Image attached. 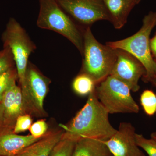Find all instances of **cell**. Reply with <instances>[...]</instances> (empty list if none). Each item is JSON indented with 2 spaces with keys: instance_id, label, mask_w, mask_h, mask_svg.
Instances as JSON below:
<instances>
[{
  "instance_id": "1",
  "label": "cell",
  "mask_w": 156,
  "mask_h": 156,
  "mask_svg": "<svg viewBox=\"0 0 156 156\" xmlns=\"http://www.w3.org/2000/svg\"><path fill=\"white\" fill-rule=\"evenodd\" d=\"M109 113L96 96L95 90L89 94L85 105L68 126L62 138L76 141L84 138L105 141L116 132L109 120Z\"/></svg>"
},
{
  "instance_id": "2",
  "label": "cell",
  "mask_w": 156,
  "mask_h": 156,
  "mask_svg": "<svg viewBox=\"0 0 156 156\" xmlns=\"http://www.w3.org/2000/svg\"><path fill=\"white\" fill-rule=\"evenodd\" d=\"M156 26V12L151 11L144 17L141 28L131 37L116 41L108 42L106 45L113 49L125 50L134 56L144 66L145 75L142 80L151 83L156 73V62L150 50L151 32Z\"/></svg>"
},
{
  "instance_id": "3",
  "label": "cell",
  "mask_w": 156,
  "mask_h": 156,
  "mask_svg": "<svg viewBox=\"0 0 156 156\" xmlns=\"http://www.w3.org/2000/svg\"><path fill=\"white\" fill-rule=\"evenodd\" d=\"M83 41V73L92 78L97 85L110 75L116 58V50L100 44L89 27L84 31Z\"/></svg>"
},
{
  "instance_id": "4",
  "label": "cell",
  "mask_w": 156,
  "mask_h": 156,
  "mask_svg": "<svg viewBox=\"0 0 156 156\" xmlns=\"http://www.w3.org/2000/svg\"><path fill=\"white\" fill-rule=\"evenodd\" d=\"M40 11L37 24L40 28L56 32L69 40L83 53V34L56 0H39Z\"/></svg>"
},
{
  "instance_id": "5",
  "label": "cell",
  "mask_w": 156,
  "mask_h": 156,
  "mask_svg": "<svg viewBox=\"0 0 156 156\" xmlns=\"http://www.w3.org/2000/svg\"><path fill=\"white\" fill-rule=\"evenodd\" d=\"M3 46L9 48L13 54L21 90L25 86L28 58L35 50L26 32L14 18L11 17L2 34Z\"/></svg>"
},
{
  "instance_id": "6",
  "label": "cell",
  "mask_w": 156,
  "mask_h": 156,
  "mask_svg": "<svg viewBox=\"0 0 156 156\" xmlns=\"http://www.w3.org/2000/svg\"><path fill=\"white\" fill-rule=\"evenodd\" d=\"M131 91L127 85L110 75L98 84L95 89L98 100L111 114L139 112V107Z\"/></svg>"
},
{
  "instance_id": "7",
  "label": "cell",
  "mask_w": 156,
  "mask_h": 156,
  "mask_svg": "<svg viewBox=\"0 0 156 156\" xmlns=\"http://www.w3.org/2000/svg\"><path fill=\"white\" fill-rule=\"evenodd\" d=\"M65 12L83 25H92L99 20L110 21L102 0H56Z\"/></svg>"
},
{
  "instance_id": "8",
  "label": "cell",
  "mask_w": 156,
  "mask_h": 156,
  "mask_svg": "<svg viewBox=\"0 0 156 156\" xmlns=\"http://www.w3.org/2000/svg\"><path fill=\"white\" fill-rule=\"evenodd\" d=\"M48 79L28 64L25 87L21 90L25 111L29 110L39 113L44 112V101L48 93Z\"/></svg>"
},
{
  "instance_id": "9",
  "label": "cell",
  "mask_w": 156,
  "mask_h": 156,
  "mask_svg": "<svg viewBox=\"0 0 156 156\" xmlns=\"http://www.w3.org/2000/svg\"><path fill=\"white\" fill-rule=\"evenodd\" d=\"M115 50L116 58L110 76L122 81L132 92H137L140 89V79L146 74L144 66L130 53L121 49Z\"/></svg>"
},
{
  "instance_id": "10",
  "label": "cell",
  "mask_w": 156,
  "mask_h": 156,
  "mask_svg": "<svg viewBox=\"0 0 156 156\" xmlns=\"http://www.w3.org/2000/svg\"><path fill=\"white\" fill-rule=\"evenodd\" d=\"M135 128L128 122H121L119 129L108 140L102 141L112 156H146L136 144Z\"/></svg>"
},
{
  "instance_id": "11",
  "label": "cell",
  "mask_w": 156,
  "mask_h": 156,
  "mask_svg": "<svg viewBox=\"0 0 156 156\" xmlns=\"http://www.w3.org/2000/svg\"><path fill=\"white\" fill-rule=\"evenodd\" d=\"M17 78H14L7 87L1 103L4 110V125L11 126L15 123L17 117L24 115V110L22 91L16 85Z\"/></svg>"
},
{
  "instance_id": "12",
  "label": "cell",
  "mask_w": 156,
  "mask_h": 156,
  "mask_svg": "<svg viewBox=\"0 0 156 156\" xmlns=\"http://www.w3.org/2000/svg\"><path fill=\"white\" fill-rule=\"evenodd\" d=\"M115 28L120 29L127 23L129 14L137 5L136 0H102Z\"/></svg>"
},
{
  "instance_id": "13",
  "label": "cell",
  "mask_w": 156,
  "mask_h": 156,
  "mask_svg": "<svg viewBox=\"0 0 156 156\" xmlns=\"http://www.w3.org/2000/svg\"><path fill=\"white\" fill-rule=\"evenodd\" d=\"M42 138H36L31 135L22 136L10 133L1 134L0 156L16 155L26 148Z\"/></svg>"
},
{
  "instance_id": "14",
  "label": "cell",
  "mask_w": 156,
  "mask_h": 156,
  "mask_svg": "<svg viewBox=\"0 0 156 156\" xmlns=\"http://www.w3.org/2000/svg\"><path fill=\"white\" fill-rule=\"evenodd\" d=\"M63 134L58 132L45 135L14 156H50L53 148L61 140Z\"/></svg>"
},
{
  "instance_id": "15",
  "label": "cell",
  "mask_w": 156,
  "mask_h": 156,
  "mask_svg": "<svg viewBox=\"0 0 156 156\" xmlns=\"http://www.w3.org/2000/svg\"><path fill=\"white\" fill-rule=\"evenodd\" d=\"M108 148L102 140L84 138L77 140L72 156H110Z\"/></svg>"
},
{
  "instance_id": "16",
  "label": "cell",
  "mask_w": 156,
  "mask_h": 156,
  "mask_svg": "<svg viewBox=\"0 0 156 156\" xmlns=\"http://www.w3.org/2000/svg\"><path fill=\"white\" fill-rule=\"evenodd\" d=\"M96 85L92 78L83 73L74 79L72 86L74 91L78 95H86L94 91Z\"/></svg>"
},
{
  "instance_id": "17",
  "label": "cell",
  "mask_w": 156,
  "mask_h": 156,
  "mask_svg": "<svg viewBox=\"0 0 156 156\" xmlns=\"http://www.w3.org/2000/svg\"><path fill=\"white\" fill-rule=\"evenodd\" d=\"M140 104L145 113L152 116L156 113V95L151 90H145L140 95Z\"/></svg>"
},
{
  "instance_id": "18",
  "label": "cell",
  "mask_w": 156,
  "mask_h": 156,
  "mask_svg": "<svg viewBox=\"0 0 156 156\" xmlns=\"http://www.w3.org/2000/svg\"><path fill=\"white\" fill-rule=\"evenodd\" d=\"M76 141L62 138L53 148L50 156H72Z\"/></svg>"
},
{
  "instance_id": "19",
  "label": "cell",
  "mask_w": 156,
  "mask_h": 156,
  "mask_svg": "<svg viewBox=\"0 0 156 156\" xmlns=\"http://www.w3.org/2000/svg\"><path fill=\"white\" fill-rule=\"evenodd\" d=\"M14 57L9 48L3 46V49L0 51V75L14 67Z\"/></svg>"
},
{
  "instance_id": "20",
  "label": "cell",
  "mask_w": 156,
  "mask_h": 156,
  "mask_svg": "<svg viewBox=\"0 0 156 156\" xmlns=\"http://www.w3.org/2000/svg\"><path fill=\"white\" fill-rule=\"evenodd\" d=\"M135 140L137 145L143 149L149 156H156V140L147 139L141 134L136 133Z\"/></svg>"
},
{
  "instance_id": "21",
  "label": "cell",
  "mask_w": 156,
  "mask_h": 156,
  "mask_svg": "<svg viewBox=\"0 0 156 156\" xmlns=\"http://www.w3.org/2000/svg\"><path fill=\"white\" fill-rule=\"evenodd\" d=\"M17 77V69L14 67L0 75V102H2L3 94L11 81Z\"/></svg>"
},
{
  "instance_id": "22",
  "label": "cell",
  "mask_w": 156,
  "mask_h": 156,
  "mask_svg": "<svg viewBox=\"0 0 156 156\" xmlns=\"http://www.w3.org/2000/svg\"><path fill=\"white\" fill-rule=\"evenodd\" d=\"M32 122L31 118L28 115H22L17 117L14 126V133H20L28 130Z\"/></svg>"
},
{
  "instance_id": "23",
  "label": "cell",
  "mask_w": 156,
  "mask_h": 156,
  "mask_svg": "<svg viewBox=\"0 0 156 156\" xmlns=\"http://www.w3.org/2000/svg\"><path fill=\"white\" fill-rule=\"evenodd\" d=\"M48 129V124L44 120H40L32 124L29 130L32 136L40 138L44 136Z\"/></svg>"
},
{
  "instance_id": "24",
  "label": "cell",
  "mask_w": 156,
  "mask_h": 156,
  "mask_svg": "<svg viewBox=\"0 0 156 156\" xmlns=\"http://www.w3.org/2000/svg\"><path fill=\"white\" fill-rule=\"evenodd\" d=\"M150 47L152 55L154 59H156V34L150 41Z\"/></svg>"
},
{
  "instance_id": "25",
  "label": "cell",
  "mask_w": 156,
  "mask_h": 156,
  "mask_svg": "<svg viewBox=\"0 0 156 156\" xmlns=\"http://www.w3.org/2000/svg\"><path fill=\"white\" fill-rule=\"evenodd\" d=\"M4 110L2 104L0 102V125L4 124Z\"/></svg>"
},
{
  "instance_id": "26",
  "label": "cell",
  "mask_w": 156,
  "mask_h": 156,
  "mask_svg": "<svg viewBox=\"0 0 156 156\" xmlns=\"http://www.w3.org/2000/svg\"><path fill=\"white\" fill-rule=\"evenodd\" d=\"M155 61L156 62V59H155ZM151 83L152 84L153 86L156 89V73L155 76H154V78L153 81H152Z\"/></svg>"
},
{
  "instance_id": "27",
  "label": "cell",
  "mask_w": 156,
  "mask_h": 156,
  "mask_svg": "<svg viewBox=\"0 0 156 156\" xmlns=\"http://www.w3.org/2000/svg\"><path fill=\"white\" fill-rule=\"evenodd\" d=\"M151 138H152V139L155 140H156V135H154V134H151Z\"/></svg>"
},
{
  "instance_id": "28",
  "label": "cell",
  "mask_w": 156,
  "mask_h": 156,
  "mask_svg": "<svg viewBox=\"0 0 156 156\" xmlns=\"http://www.w3.org/2000/svg\"><path fill=\"white\" fill-rule=\"evenodd\" d=\"M152 134H154V135H156V132H154L152 133Z\"/></svg>"
},
{
  "instance_id": "29",
  "label": "cell",
  "mask_w": 156,
  "mask_h": 156,
  "mask_svg": "<svg viewBox=\"0 0 156 156\" xmlns=\"http://www.w3.org/2000/svg\"><path fill=\"white\" fill-rule=\"evenodd\" d=\"M136 2H137V4H139L140 2V0H136Z\"/></svg>"
},
{
  "instance_id": "30",
  "label": "cell",
  "mask_w": 156,
  "mask_h": 156,
  "mask_svg": "<svg viewBox=\"0 0 156 156\" xmlns=\"http://www.w3.org/2000/svg\"><path fill=\"white\" fill-rule=\"evenodd\" d=\"M110 156H112V155H111Z\"/></svg>"
}]
</instances>
